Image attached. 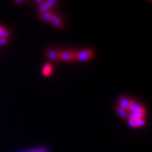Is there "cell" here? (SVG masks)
I'll list each match as a JSON object with an SVG mask.
<instances>
[{"mask_svg":"<svg viewBox=\"0 0 152 152\" xmlns=\"http://www.w3.org/2000/svg\"><path fill=\"white\" fill-rule=\"evenodd\" d=\"M145 115V108L144 107V106H141L137 111L129 113L128 118H134V119H139V118H144Z\"/></svg>","mask_w":152,"mask_h":152,"instance_id":"obj_3","label":"cell"},{"mask_svg":"<svg viewBox=\"0 0 152 152\" xmlns=\"http://www.w3.org/2000/svg\"><path fill=\"white\" fill-rule=\"evenodd\" d=\"M21 152H48V150L46 147H38V148H34L31 150L24 151Z\"/></svg>","mask_w":152,"mask_h":152,"instance_id":"obj_13","label":"cell"},{"mask_svg":"<svg viewBox=\"0 0 152 152\" xmlns=\"http://www.w3.org/2000/svg\"><path fill=\"white\" fill-rule=\"evenodd\" d=\"M50 23L53 24V26H55L56 27L58 28V29H63V28L64 27V22L62 20V19L58 15H56L55 13H53V15L52 16V19L50 20Z\"/></svg>","mask_w":152,"mask_h":152,"instance_id":"obj_5","label":"cell"},{"mask_svg":"<svg viewBox=\"0 0 152 152\" xmlns=\"http://www.w3.org/2000/svg\"><path fill=\"white\" fill-rule=\"evenodd\" d=\"M145 124H146V121L145 120V118H139V119H136V125H137V128L144 127Z\"/></svg>","mask_w":152,"mask_h":152,"instance_id":"obj_14","label":"cell"},{"mask_svg":"<svg viewBox=\"0 0 152 152\" xmlns=\"http://www.w3.org/2000/svg\"><path fill=\"white\" fill-rule=\"evenodd\" d=\"M141 106H142L141 104H139L137 102H135V101L131 100L130 103H129V107H128V112H129V113H132V112L137 111V110L140 108Z\"/></svg>","mask_w":152,"mask_h":152,"instance_id":"obj_10","label":"cell"},{"mask_svg":"<svg viewBox=\"0 0 152 152\" xmlns=\"http://www.w3.org/2000/svg\"><path fill=\"white\" fill-rule=\"evenodd\" d=\"M45 2H46V4H47L51 9L57 4V1H56V0H48V1H45Z\"/></svg>","mask_w":152,"mask_h":152,"instance_id":"obj_16","label":"cell"},{"mask_svg":"<svg viewBox=\"0 0 152 152\" xmlns=\"http://www.w3.org/2000/svg\"><path fill=\"white\" fill-rule=\"evenodd\" d=\"M50 10H51V8H50V7L46 4V2L44 1L43 4H40V5L38 6L37 13L38 15H39V14H42V13H45V12H48V11Z\"/></svg>","mask_w":152,"mask_h":152,"instance_id":"obj_11","label":"cell"},{"mask_svg":"<svg viewBox=\"0 0 152 152\" xmlns=\"http://www.w3.org/2000/svg\"><path fill=\"white\" fill-rule=\"evenodd\" d=\"M9 42V39L8 38L4 37H0V45H6Z\"/></svg>","mask_w":152,"mask_h":152,"instance_id":"obj_17","label":"cell"},{"mask_svg":"<svg viewBox=\"0 0 152 152\" xmlns=\"http://www.w3.org/2000/svg\"><path fill=\"white\" fill-rule=\"evenodd\" d=\"M95 55V51L93 49H86L82 51H78L76 55V61H88L91 59Z\"/></svg>","mask_w":152,"mask_h":152,"instance_id":"obj_1","label":"cell"},{"mask_svg":"<svg viewBox=\"0 0 152 152\" xmlns=\"http://www.w3.org/2000/svg\"><path fill=\"white\" fill-rule=\"evenodd\" d=\"M114 109H115L116 113L119 115V117L121 118H123V119H128V116H129V112H128V110L122 108V107H119L118 105H116V106L114 107Z\"/></svg>","mask_w":152,"mask_h":152,"instance_id":"obj_8","label":"cell"},{"mask_svg":"<svg viewBox=\"0 0 152 152\" xmlns=\"http://www.w3.org/2000/svg\"><path fill=\"white\" fill-rule=\"evenodd\" d=\"M15 4H21V3H23V1H15Z\"/></svg>","mask_w":152,"mask_h":152,"instance_id":"obj_18","label":"cell"},{"mask_svg":"<svg viewBox=\"0 0 152 152\" xmlns=\"http://www.w3.org/2000/svg\"><path fill=\"white\" fill-rule=\"evenodd\" d=\"M53 15V11H48V12H45V13H42V14H39L38 16L39 18L43 20V21H47V22H50L51 19H52V16Z\"/></svg>","mask_w":152,"mask_h":152,"instance_id":"obj_9","label":"cell"},{"mask_svg":"<svg viewBox=\"0 0 152 152\" xmlns=\"http://www.w3.org/2000/svg\"><path fill=\"white\" fill-rule=\"evenodd\" d=\"M128 124L132 128H137L136 119H134V118H128Z\"/></svg>","mask_w":152,"mask_h":152,"instance_id":"obj_15","label":"cell"},{"mask_svg":"<svg viewBox=\"0 0 152 152\" xmlns=\"http://www.w3.org/2000/svg\"><path fill=\"white\" fill-rule=\"evenodd\" d=\"M10 36V33L9 31V30L6 29L5 27H3L2 26H0V37L9 38Z\"/></svg>","mask_w":152,"mask_h":152,"instance_id":"obj_12","label":"cell"},{"mask_svg":"<svg viewBox=\"0 0 152 152\" xmlns=\"http://www.w3.org/2000/svg\"><path fill=\"white\" fill-rule=\"evenodd\" d=\"M118 103L117 104V105H118L122 108L128 110V107L129 106V103H130L131 101L129 98L126 97L124 96H120L118 99Z\"/></svg>","mask_w":152,"mask_h":152,"instance_id":"obj_7","label":"cell"},{"mask_svg":"<svg viewBox=\"0 0 152 152\" xmlns=\"http://www.w3.org/2000/svg\"><path fill=\"white\" fill-rule=\"evenodd\" d=\"M77 52H78V51H74V50L61 51V52H60L59 61H65V62L76 61Z\"/></svg>","mask_w":152,"mask_h":152,"instance_id":"obj_2","label":"cell"},{"mask_svg":"<svg viewBox=\"0 0 152 152\" xmlns=\"http://www.w3.org/2000/svg\"><path fill=\"white\" fill-rule=\"evenodd\" d=\"M53 65L52 63L50 62H48L46 63L43 65V68H42V75L45 76V77H49V76L52 75L53 74Z\"/></svg>","mask_w":152,"mask_h":152,"instance_id":"obj_6","label":"cell"},{"mask_svg":"<svg viewBox=\"0 0 152 152\" xmlns=\"http://www.w3.org/2000/svg\"><path fill=\"white\" fill-rule=\"evenodd\" d=\"M60 50L56 49H48L46 50V56L49 60L52 61H59Z\"/></svg>","mask_w":152,"mask_h":152,"instance_id":"obj_4","label":"cell"}]
</instances>
